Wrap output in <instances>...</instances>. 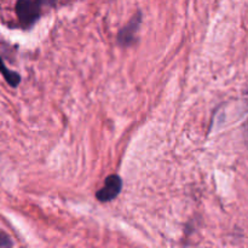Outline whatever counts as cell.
<instances>
[{
  "label": "cell",
  "instance_id": "6da1fadb",
  "mask_svg": "<svg viewBox=\"0 0 248 248\" xmlns=\"http://www.w3.org/2000/svg\"><path fill=\"white\" fill-rule=\"evenodd\" d=\"M41 5L38 0H17L16 14L23 26H33L40 16Z\"/></svg>",
  "mask_w": 248,
  "mask_h": 248
},
{
  "label": "cell",
  "instance_id": "7a4b0ae2",
  "mask_svg": "<svg viewBox=\"0 0 248 248\" xmlns=\"http://www.w3.org/2000/svg\"><path fill=\"white\" fill-rule=\"evenodd\" d=\"M121 188H123V181L120 177L116 174H111L106 179L104 186L101 190H98L96 196L101 202H109L120 194Z\"/></svg>",
  "mask_w": 248,
  "mask_h": 248
},
{
  "label": "cell",
  "instance_id": "3957f363",
  "mask_svg": "<svg viewBox=\"0 0 248 248\" xmlns=\"http://www.w3.org/2000/svg\"><path fill=\"white\" fill-rule=\"evenodd\" d=\"M140 19H142V17H140V14H137L132 19H131L130 23H128L127 26H125L121 29L120 33H119V43H120L121 45L128 46L133 43L136 33H137L138 28H140Z\"/></svg>",
  "mask_w": 248,
  "mask_h": 248
},
{
  "label": "cell",
  "instance_id": "277c9868",
  "mask_svg": "<svg viewBox=\"0 0 248 248\" xmlns=\"http://www.w3.org/2000/svg\"><path fill=\"white\" fill-rule=\"evenodd\" d=\"M0 73L4 75V78L6 79V81L9 82V85H11V86L16 87L17 85L19 84V81H21V77H19L16 72H11V70L7 69V68L5 67V64H4V62H2L1 58H0Z\"/></svg>",
  "mask_w": 248,
  "mask_h": 248
},
{
  "label": "cell",
  "instance_id": "5b68a950",
  "mask_svg": "<svg viewBox=\"0 0 248 248\" xmlns=\"http://www.w3.org/2000/svg\"><path fill=\"white\" fill-rule=\"evenodd\" d=\"M12 246V242L5 235H0V247H10Z\"/></svg>",
  "mask_w": 248,
  "mask_h": 248
},
{
  "label": "cell",
  "instance_id": "8992f818",
  "mask_svg": "<svg viewBox=\"0 0 248 248\" xmlns=\"http://www.w3.org/2000/svg\"><path fill=\"white\" fill-rule=\"evenodd\" d=\"M39 4L43 6V5H46V6H52V5H55L56 2H57V0H38Z\"/></svg>",
  "mask_w": 248,
  "mask_h": 248
},
{
  "label": "cell",
  "instance_id": "52a82bcc",
  "mask_svg": "<svg viewBox=\"0 0 248 248\" xmlns=\"http://www.w3.org/2000/svg\"><path fill=\"white\" fill-rule=\"evenodd\" d=\"M247 140H248V124H247Z\"/></svg>",
  "mask_w": 248,
  "mask_h": 248
}]
</instances>
